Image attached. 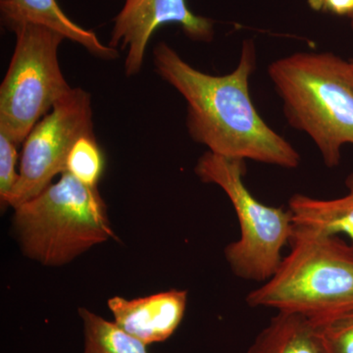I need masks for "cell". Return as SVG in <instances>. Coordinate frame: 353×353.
<instances>
[{"instance_id": "13", "label": "cell", "mask_w": 353, "mask_h": 353, "mask_svg": "<svg viewBox=\"0 0 353 353\" xmlns=\"http://www.w3.org/2000/svg\"><path fill=\"white\" fill-rule=\"evenodd\" d=\"M79 316L83 326L82 353H150L145 343L88 308H79Z\"/></svg>"}, {"instance_id": "5", "label": "cell", "mask_w": 353, "mask_h": 353, "mask_svg": "<svg viewBox=\"0 0 353 353\" xmlns=\"http://www.w3.org/2000/svg\"><path fill=\"white\" fill-rule=\"evenodd\" d=\"M194 172L201 182L219 185L236 211L240 239L225 250L232 271L245 280L266 282L277 270L294 234L292 211L257 201L243 181L245 160L208 152L199 157Z\"/></svg>"}, {"instance_id": "14", "label": "cell", "mask_w": 353, "mask_h": 353, "mask_svg": "<svg viewBox=\"0 0 353 353\" xmlns=\"http://www.w3.org/2000/svg\"><path fill=\"white\" fill-rule=\"evenodd\" d=\"M105 168V158L94 134H85L70 150L65 172L88 187L97 188Z\"/></svg>"}, {"instance_id": "2", "label": "cell", "mask_w": 353, "mask_h": 353, "mask_svg": "<svg viewBox=\"0 0 353 353\" xmlns=\"http://www.w3.org/2000/svg\"><path fill=\"white\" fill-rule=\"evenodd\" d=\"M268 75L285 119L305 132L329 168L353 145V70L332 52H296L272 62Z\"/></svg>"}, {"instance_id": "18", "label": "cell", "mask_w": 353, "mask_h": 353, "mask_svg": "<svg viewBox=\"0 0 353 353\" xmlns=\"http://www.w3.org/2000/svg\"><path fill=\"white\" fill-rule=\"evenodd\" d=\"M350 27H352V31H353V16L352 18H350Z\"/></svg>"}, {"instance_id": "1", "label": "cell", "mask_w": 353, "mask_h": 353, "mask_svg": "<svg viewBox=\"0 0 353 353\" xmlns=\"http://www.w3.org/2000/svg\"><path fill=\"white\" fill-rule=\"evenodd\" d=\"M256 57L254 41L248 39L238 66L224 76L194 68L165 43L154 48L153 62L158 75L187 101V128L194 141L220 157L296 169L301 154L262 119L250 97Z\"/></svg>"}, {"instance_id": "3", "label": "cell", "mask_w": 353, "mask_h": 353, "mask_svg": "<svg viewBox=\"0 0 353 353\" xmlns=\"http://www.w3.org/2000/svg\"><path fill=\"white\" fill-rule=\"evenodd\" d=\"M290 246L274 275L246 297L248 305L296 313L316 322L352 312V245L339 236L294 226Z\"/></svg>"}, {"instance_id": "8", "label": "cell", "mask_w": 353, "mask_h": 353, "mask_svg": "<svg viewBox=\"0 0 353 353\" xmlns=\"http://www.w3.org/2000/svg\"><path fill=\"white\" fill-rule=\"evenodd\" d=\"M165 24L180 26L192 41L208 43L214 38L213 21L192 12L185 0H125L114 18L109 46L127 51V75L139 73L150 38Z\"/></svg>"}, {"instance_id": "7", "label": "cell", "mask_w": 353, "mask_h": 353, "mask_svg": "<svg viewBox=\"0 0 353 353\" xmlns=\"http://www.w3.org/2000/svg\"><path fill=\"white\" fill-rule=\"evenodd\" d=\"M90 134H94L90 94L82 88H73L25 139L19 180L9 206L17 208L50 185L55 176L64 173L76 141Z\"/></svg>"}, {"instance_id": "6", "label": "cell", "mask_w": 353, "mask_h": 353, "mask_svg": "<svg viewBox=\"0 0 353 353\" xmlns=\"http://www.w3.org/2000/svg\"><path fill=\"white\" fill-rule=\"evenodd\" d=\"M12 31L15 50L0 87V131L19 145L73 88L58 61V50L65 39L61 34L31 23Z\"/></svg>"}, {"instance_id": "16", "label": "cell", "mask_w": 353, "mask_h": 353, "mask_svg": "<svg viewBox=\"0 0 353 353\" xmlns=\"http://www.w3.org/2000/svg\"><path fill=\"white\" fill-rule=\"evenodd\" d=\"M317 323L329 353H353V311Z\"/></svg>"}, {"instance_id": "4", "label": "cell", "mask_w": 353, "mask_h": 353, "mask_svg": "<svg viewBox=\"0 0 353 353\" xmlns=\"http://www.w3.org/2000/svg\"><path fill=\"white\" fill-rule=\"evenodd\" d=\"M12 228L26 256L46 267L64 266L115 238L99 188L67 172L14 208Z\"/></svg>"}, {"instance_id": "19", "label": "cell", "mask_w": 353, "mask_h": 353, "mask_svg": "<svg viewBox=\"0 0 353 353\" xmlns=\"http://www.w3.org/2000/svg\"><path fill=\"white\" fill-rule=\"evenodd\" d=\"M350 64H352V70H353V58L350 60Z\"/></svg>"}, {"instance_id": "9", "label": "cell", "mask_w": 353, "mask_h": 353, "mask_svg": "<svg viewBox=\"0 0 353 353\" xmlns=\"http://www.w3.org/2000/svg\"><path fill=\"white\" fill-rule=\"evenodd\" d=\"M188 304V292L170 290L145 297L108 301L113 322L146 345L168 340L180 326Z\"/></svg>"}, {"instance_id": "12", "label": "cell", "mask_w": 353, "mask_h": 353, "mask_svg": "<svg viewBox=\"0 0 353 353\" xmlns=\"http://www.w3.org/2000/svg\"><path fill=\"white\" fill-rule=\"evenodd\" d=\"M347 194L336 199H317L296 194L289 209L294 226L313 230L329 236L345 234L353 248V173L345 180Z\"/></svg>"}, {"instance_id": "10", "label": "cell", "mask_w": 353, "mask_h": 353, "mask_svg": "<svg viewBox=\"0 0 353 353\" xmlns=\"http://www.w3.org/2000/svg\"><path fill=\"white\" fill-rule=\"evenodd\" d=\"M0 12L10 30L26 23L41 25L80 44L95 57L106 60L118 57L117 50L102 43L94 32L70 19L57 0H0Z\"/></svg>"}, {"instance_id": "17", "label": "cell", "mask_w": 353, "mask_h": 353, "mask_svg": "<svg viewBox=\"0 0 353 353\" xmlns=\"http://www.w3.org/2000/svg\"><path fill=\"white\" fill-rule=\"evenodd\" d=\"M308 6L317 12L333 14L341 17L353 16V0H307Z\"/></svg>"}, {"instance_id": "11", "label": "cell", "mask_w": 353, "mask_h": 353, "mask_svg": "<svg viewBox=\"0 0 353 353\" xmlns=\"http://www.w3.org/2000/svg\"><path fill=\"white\" fill-rule=\"evenodd\" d=\"M248 353H329L321 327L296 313L278 312L259 334Z\"/></svg>"}, {"instance_id": "15", "label": "cell", "mask_w": 353, "mask_h": 353, "mask_svg": "<svg viewBox=\"0 0 353 353\" xmlns=\"http://www.w3.org/2000/svg\"><path fill=\"white\" fill-rule=\"evenodd\" d=\"M17 143L6 132L0 131V202L4 208L9 206V201L19 180L17 166Z\"/></svg>"}]
</instances>
